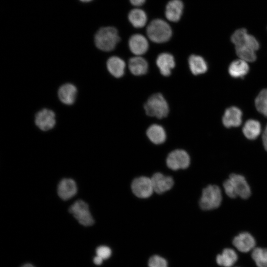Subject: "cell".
<instances>
[{"mask_svg": "<svg viewBox=\"0 0 267 267\" xmlns=\"http://www.w3.org/2000/svg\"><path fill=\"white\" fill-rule=\"evenodd\" d=\"M231 41L234 44L236 53L240 59L248 62L256 60V51L259 48V43L253 36L248 33L246 29L235 31L231 37Z\"/></svg>", "mask_w": 267, "mask_h": 267, "instance_id": "cell-1", "label": "cell"}, {"mask_svg": "<svg viewBox=\"0 0 267 267\" xmlns=\"http://www.w3.org/2000/svg\"><path fill=\"white\" fill-rule=\"evenodd\" d=\"M226 195L231 198L239 196L243 199L248 198L251 189L245 178L242 175L232 174L223 184Z\"/></svg>", "mask_w": 267, "mask_h": 267, "instance_id": "cell-2", "label": "cell"}, {"mask_svg": "<svg viewBox=\"0 0 267 267\" xmlns=\"http://www.w3.org/2000/svg\"><path fill=\"white\" fill-rule=\"evenodd\" d=\"M120 40L118 30L111 26L100 28L96 33L94 40L96 47L103 51L113 50Z\"/></svg>", "mask_w": 267, "mask_h": 267, "instance_id": "cell-3", "label": "cell"}, {"mask_svg": "<svg viewBox=\"0 0 267 267\" xmlns=\"http://www.w3.org/2000/svg\"><path fill=\"white\" fill-rule=\"evenodd\" d=\"M148 38L156 43H163L169 41L172 36V30L169 24L161 19H154L146 29Z\"/></svg>", "mask_w": 267, "mask_h": 267, "instance_id": "cell-4", "label": "cell"}, {"mask_svg": "<svg viewBox=\"0 0 267 267\" xmlns=\"http://www.w3.org/2000/svg\"><path fill=\"white\" fill-rule=\"evenodd\" d=\"M144 109L148 116L158 119L166 117L169 112L168 103L160 93L151 95L144 104Z\"/></svg>", "mask_w": 267, "mask_h": 267, "instance_id": "cell-5", "label": "cell"}, {"mask_svg": "<svg viewBox=\"0 0 267 267\" xmlns=\"http://www.w3.org/2000/svg\"><path fill=\"white\" fill-rule=\"evenodd\" d=\"M222 200V195L220 187L216 185H209L202 191L199 205L203 210H211L219 207Z\"/></svg>", "mask_w": 267, "mask_h": 267, "instance_id": "cell-6", "label": "cell"}, {"mask_svg": "<svg viewBox=\"0 0 267 267\" xmlns=\"http://www.w3.org/2000/svg\"><path fill=\"white\" fill-rule=\"evenodd\" d=\"M69 211L84 226H91L94 223V220L89 212V206L83 200L75 201L70 207Z\"/></svg>", "mask_w": 267, "mask_h": 267, "instance_id": "cell-7", "label": "cell"}, {"mask_svg": "<svg viewBox=\"0 0 267 267\" xmlns=\"http://www.w3.org/2000/svg\"><path fill=\"white\" fill-rule=\"evenodd\" d=\"M34 123L40 130L44 132L49 131L56 125V115L49 109H42L35 114Z\"/></svg>", "mask_w": 267, "mask_h": 267, "instance_id": "cell-8", "label": "cell"}, {"mask_svg": "<svg viewBox=\"0 0 267 267\" xmlns=\"http://www.w3.org/2000/svg\"><path fill=\"white\" fill-rule=\"evenodd\" d=\"M190 162L188 154L182 149L172 151L166 159L167 166L173 170L186 169L189 166Z\"/></svg>", "mask_w": 267, "mask_h": 267, "instance_id": "cell-9", "label": "cell"}, {"mask_svg": "<svg viewBox=\"0 0 267 267\" xmlns=\"http://www.w3.org/2000/svg\"><path fill=\"white\" fill-rule=\"evenodd\" d=\"M131 188L134 194L140 198L149 197L154 191L151 178L143 176L134 179Z\"/></svg>", "mask_w": 267, "mask_h": 267, "instance_id": "cell-10", "label": "cell"}, {"mask_svg": "<svg viewBox=\"0 0 267 267\" xmlns=\"http://www.w3.org/2000/svg\"><path fill=\"white\" fill-rule=\"evenodd\" d=\"M77 92V89L74 85L67 83L62 85L58 88L57 96L59 100L64 104L71 105L76 101Z\"/></svg>", "mask_w": 267, "mask_h": 267, "instance_id": "cell-11", "label": "cell"}, {"mask_svg": "<svg viewBox=\"0 0 267 267\" xmlns=\"http://www.w3.org/2000/svg\"><path fill=\"white\" fill-rule=\"evenodd\" d=\"M151 179L154 191L158 194L171 189L174 184V181L171 177L165 176L160 173L154 174Z\"/></svg>", "mask_w": 267, "mask_h": 267, "instance_id": "cell-12", "label": "cell"}, {"mask_svg": "<svg viewBox=\"0 0 267 267\" xmlns=\"http://www.w3.org/2000/svg\"><path fill=\"white\" fill-rule=\"evenodd\" d=\"M129 46L133 53L139 56L146 52L149 44L145 37L141 34H136L132 35L129 39Z\"/></svg>", "mask_w": 267, "mask_h": 267, "instance_id": "cell-13", "label": "cell"}, {"mask_svg": "<svg viewBox=\"0 0 267 267\" xmlns=\"http://www.w3.org/2000/svg\"><path fill=\"white\" fill-rule=\"evenodd\" d=\"M242 113L237 107L231 106L226 109L222 117V123L226 128L239 127L242 122Z\"/></svg>", "mask_w": 267, "mask_h": 267, "instance_id": "cell-14", "label": "cell"}, {"mask_svg": "<svg viewBox=\"0 0 267 267\" xmlns=\"http://www.w3.org/2000/svg\"><path fill=\"white\" fill-rule=\"evenodd\" d=\"M77 187L75 181L71 178L62 179L57 188L58 196L62 200H67L73 197L77 193Z\"/></svg>", "mask_w": 267, "mask_h": 267, "instance_id": "cell-15", "label": "cell"}, {"mask_svg": "<svg viewBox=\"0 0 267 267\" xmlns=\"http://www.w3.org/2000/svg\"><path fill=\"white\" fill-rule=\"evenodd\" d=\"M183 4L181 0H171L166 5L165 16L171 22L179 21L182 14Z\"/></svg>", "mask_w": 267, "mask_h": 267, "instance_id": "cell-16", "label": "cell"}, {"mask_svg": "<svg viewBox=\"0 0 267 267\" xmlns=\"http://www.w3.org/2000/svg\"><path fill=\"white\" fill-rule=\"evenodd\" d=\"M156 63L161 74L166 77L171 75V71L175 66L174 56L167 52L160 54L156 59Z\"/></svg>", "mask_w": 267, "mask_h": 267, "instance_id": "cell-17", "label": "cell"}, {"mask_svg": "<svg viewBox=\"0 0 267 267\" xmlns=\"http://www.w3.org/2000/svg\"><path fill=\"white\" fill-rule=\"evenodd\" d=\"M256 242L254 237L248 232L240 233L234 237L233 244L240 251L247 252L252 249Z\"/></svg>", "mask_w": 267, "mask_h": 267, "instance_id": "cell-18", "label": "cell"}, {"mask_svg": "<svg viewBox=\"0 0 267 267\" xmlns=\"http://www.w3.org/2000/svg\"><path fill=\"white\" fill-rule=\"evenodd\" d=\"M106 67L110 74L116 78L122 77L125 72V62L117 56L109 57L106 62Z\"/></svg>", "mask_w": 267, "mask_h": 267, "instance_id": "cell-19", "label": "cell"}, {"mask_svg": "<svg viewBox=\"0 0 267 267\" xmlns=\"http://www.w3.org/2000/svg\"><path fill=\"white\" fill-rule=\"evenodd\" d=\"M128 67L131 72L135 76L146 74L148 67L146 60L139 56L130 58L129 61Z\"/></svg>", "mask_w": 267, "mask_h": 267, "instance_id": "cell-20", "label": "cell"}, {"mask_svg": "<svg viewBox=\"0 0 267 267\" xmlns=\"http://www.w3.org/2000/svg\"><path fill=\"white\" fill-rule=\"evenodd\" d=\"M248 62L239 59L232 61L229 66L228 73L233 78H242L249 72Z\"/></svg>", "mask_w": 267, "mask_h": 267, "instance_id": "cell-21", "label": "cell"}, {"mask_svg": "<svg viewBox=\"0 0 267 267\" xmlns=\"http://www.w3.org/2000/svg\"><path fill=\"white\" fill-rule=\"evenodd\" d=\"M188 64L191 73L195 75L205 73L208 69L206 62L200 55H191L188 58Z\"/></svg>", "mask_w": 267, "mask_h": 267, "instance_id": "cell-22", "label": "cell"}, {"mask_svg": "<svg viewBox=\"0 0 267 267\" xmlns=\"http://www.w3.org/2000/svg\"><path fill=\"white\" fill-rule=\"evenodd\" d=\"M146 134L150 140L154 144L163 143L166 138V134L164 128L157 124L150 126L146 131Z\"/></svg>", "mask_w": 267, "mask_h": 267, "instance_id": "cell-23", "label": "cell"}, {"mask_svg": "<svg viewBox=\"0 0 267 267\" xmlns=\"http://www.w3.org/2000/svg\"><path fill=\"white\" fill-rule=\"evenodd\" d=\"M242 132L247 138L251 140L255 139L261 133V125L257 120H248L244 125Z\"/></svg>", "mask_w": 267, "mask_h": 267, "instance_id": "cell-24", "label": "cell"}, {"mask_svg": "<svg viewBox=\"0 0 267 267\" xmlns=\"http://www.w3.org/2000/svg\"><path fill=\"white\" fill-rule=\"evenodd\" d=\"M128 19L134 27L140 28L146 25L147 17L143 10L136 8L129 12Z\"/></svg>", "mask_w": 267, "mask_h": 267, "instance_id": "cell-25", "label": "cell"}, {"mask_svg": "<svg viewBox=\"0 0 267 267\" xmlns=\"http://www.w3.org/2000/svg\"><path fill=\"white\" fill-rule=\"evenodd\" d=\"M237 256L231 249H225L221 255L217 257L216 261L218 265L224 267L232 266L237 261Z\"/></svg>", "mask_w": 267, "mask_h": 267, "instance_id": "cell-26", "label": "cell"}, {"mask_svg": "<svg viewBox=\"0 0 267 267\" xmlns=\"http://www.w3.org/2000/svg\"><path fill=\"white\" fill-rule=\"evenodd\" d=\"M257 110L267 117V89L262 90L257 96L255 101Z\"/></svg>", "mask_w": 267, "mask_h": 267, "instance_id": "cell-27", "label": "cell"}, {"mask_svg": "<svg viewBox=\"0 0 267 267\" xmlns=\"http://www.w3.org/2000/svg\"><path fill=\"white\" fill-rule=\"evenodd\" d=\"M252 257L258 267H267V249L255 248L252 252Z\"/></svg>", "mask_w": 267, "mask_h": 267, "instance_id": "cell-28", "label": "cell"}, {"mask_svg": "<svg viewBox=\"0 0 267 267\" xmlns=\"http://www.w3.org/2000/svg\"><path fill=\"white\" fill-rule=\"evenodd\" d=\"M149 267H168L167 261L158 255L151 257L148 261Z\"/></svg>", "mask_w": 267, "mask_h": 267, "instance_id": "cell-29", "label": "cell"}, {"mask_svg": "<svg viewBox=\"0 0 267 267\" xmlns=\"http://www.w3.org/2000/svg\"><path fill=\"white\" fill-rule=\"evenodd\" d=\"M96 255L103 260L108 259L111 255V249L106 246H100L96 249Z\"/></svg>", "mask_w": 267, "mask_h": 267, "instance_id": "cell-30", "label": "cell"}, {"mask_svg": "<svg viewBox=\"0 0 267 267\" xmlns=\"http://www.w3.org/2000/svg\"><path fill=\"white\" fill-rule=\"evenodd\" d=\"M262 140L264 148L267 151V125L263 134Z\"/></svg>", "mask_w": 267, "mask_h": 267, "instance_id": "cell-31", "label": "cell"}, {"mask_svg": "<svg viewBox=\"0 0 267 267\" xmlns=\"http://www.w3.org/2000/svg\"><path fill=\"white\" fill-rule=\"evenodd\" d=\"M146 0H130V2L134 6H139L144 3Z\"/></svg>", "mask_w": 267, "mask_h": 267, "instance_id": "cell-32", "label": "cell"}, {"mask_svg": "<svg viewBox=\"0 0 267 267\" xmlns=\"http://www.w3.org/2000/svg\"><path fill=\"white\" fill-rule=\"evenodd\" d=\"M104 260L98 256H96L93 258V262L96 265H100L102 264Z\"/></svg>", "mask_w": 267, "mask_h": 267, "instance_id": "cell-33", "label": "cell"}, {"mask_svg": "<svg viewBox=\"0 0 267 267\" xmlns=\"http://www.w3.org/2000/svg\"><path fill=\"white\" fill-rule=\"evenodd\" d=\"M21 267H35L31 264H26L23 265Z\"/></svg>", "mask_w": 267, "mask_h": 267, "instance_id": "cell-34", "label": "cell"}, {"mask_svg": "<svg viewBox=\"0 0 267 267\" xmlns=\"http://www.w3.org/2000/svg\"><path fill=\"white\" fill-rule=\"evenodd\" d=\"M82 2H88L92 1V0H80Z\"/></svg>", "mask_w": 267, "mask_h": 267, "instance_id": "cell-35", "label": "cell"}]
</instances>
